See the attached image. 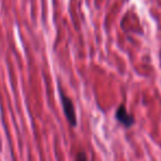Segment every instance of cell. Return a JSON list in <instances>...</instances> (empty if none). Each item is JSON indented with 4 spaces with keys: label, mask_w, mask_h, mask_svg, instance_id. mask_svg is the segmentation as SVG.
<instances>
[{
    "label": "cell",
    "mask_w": 161,
    "mask_h": 161,
    "mask_svg": "<svg viewBox=\"0 0 161 161\" xmlns=\"http://www.w3.org/2000/svg\"><path fill=\"white\" fill-rule=\"evenodd\" d=\"M58 94H60L61 103H62V107H63V110H64V115H65V117H66L67 121H69L72 127H75V126L77 125V118H76L75 107H74L73 102H72L71 98H69V97L63 93L61 87H58Z\"/></svg>",
    "instance_id": "obj_1"
},
{
    "label": "cell",
    "mask_w": 161,
    "mask_h": 161,
    "mask_svg": "<svg viewBox=\"0 0 161 161\" xmlns=\"http://www.w3.org/2000/svg\"><path fill=\"white\" fill-rule=\"evenodd\" d=\"M116 119L123 126H125L126 128L131 127L135 124V118L134 116H131L130 114L127 113V109L124 105H120L116 110Z\"/></svg>",
    "instance_id": "obj_2"
},
{
    "label": "cell",
    "mask_w": 161,
    "mask_h": 161,
    "mask_svg": "<svg viewBox=\"0 0 161 161\" xmlns=\"http://www.w3.org/2000/svg\"><path fill=\"white\" fill-rule=\"evenodd\" d=\"M75 161H87V158H86V154L84 152H78L77 156L75 158Z\"/></svg>",
    "instance_id": "obj_3"
}]
</instances>
